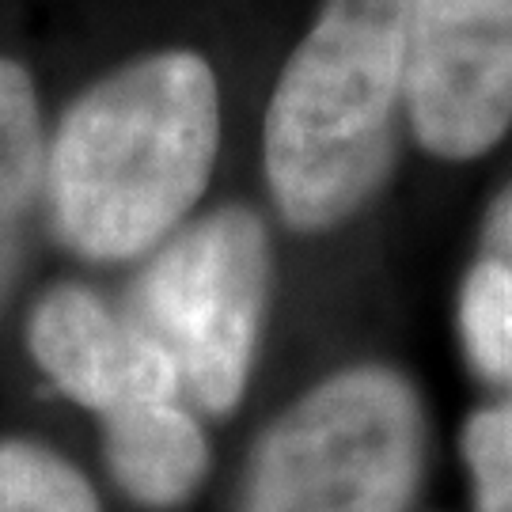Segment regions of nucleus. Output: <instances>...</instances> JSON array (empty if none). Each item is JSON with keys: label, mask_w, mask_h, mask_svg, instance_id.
I'll list each match as a JSON object with an SVG mask.
<instances>
[{"label": "nucleus", "mask_w": 512, "mask_h": 512, "mask_svg": "<svg viewBox=\"0 0 512 512\" xmlns=\"http://www.w3.org/2000/svg\"><path fill=\"white\" fill-rule=\"evenodd\" d=\"M217 145L220 92L205 57L129 61L76 95L46 145L50 232L88 262L156 251L205 194Z\"/></svg>", "instance_id": "obj_1"}, {"label": "nucleus", "mask_w": 512, "mask_h": 512, "mask_svg": "<svg viewBox=\"0 0 512 512\" xmlns=\"http://www.w3.org/2000/svg\"><path fill=\"white\" fill-rule=\"evenodd\" d=\"M406 0H323L277 76L262 129L266 186L293 232L361 213L395 164L406 110Z\"/></svg>", "instance_id": "obj_2"}, {"label": "nucleus", "mask_w": 512, "mask_h": 512, "mask_svg": "<svg viewBox=\"0 0 512 512\" xmlns=\"http://www.w3.org/2000/svg\"><path fill=\"white\" fill-rule=\"evenodd\" d=\"M429 456L414 380L346 365L296 395L247 456L236 512H406Z\"/></svg>", "instance_id": "obj_3"}, {"label": "nucleus", "mask_w": 512, "mask_h": 512, "mask_svg": "<svg viewBox=\"0 0 512 512\" xmlns=\"http://www.w3.org/2000/svg\"><path fill=\"white\" fill-rule=\"evenodd\" d=\"M274 289V251L258 213L220 205L148 251L126 311L179 368L183 399L228 418L251 384Z\"/></svg>", "instance_id": "obj_4"}, {"label": "nucleus", "mask_w": 512, "mask_h": 512, "mask_svg": "<svg viewBox=\"0 0 512 512\" xmlns=\"http://www.w3.org/2000/svg\"><path fill=\"white\" fill-rule=\"evenodd\" d=\"M403 95L429 156L497 148L512 129V0H406Z\"/></svg>", "instance_id": "obj_5"}, {"label": "nucleus", "mask_w": 512, "mask_h": 512, "mask_svg": "<svg viewBox=\"0 0 512 512\" xmlns=\"http://www.w3.org/2000/svg\"><path fill=\"white\" fill-rule=\"evenodd\" d=\"M27 349L46 380L95 418L148 399H183L175 361L126 311L84 285H54L38 296Z\"/></svg>", "instance_id": "obj_6"}, {"label": "nucleus", "mask_w": 512, "mask_h": 512, "mask_svg": "<svg viewBox=\"0 0 512 512\" xmlns=\"http://www.w3.org/2000/svg\"><path fill=\"white\" fill-rule=\"evenodd\" d=\"M110 482L148 512H175L209 471V437L186 399H148L99 418Z\"/></svg>", "instance_id": "obj_7"}, {"label": "nucleus", "mask_w": 512, "mask_h": 512, "mask_svg": "<svg viewBox=\"0 0 512 512\" xmlns=\"http://www.w3.org/2000/svg\"><path fill=\"white\" fill-rule=\"evenodd\" d=\"M46 137L31 73L0 57V308L12 293L23 258V220L42 198Z\"/></svg>", "instance_id": "obj_8"}, {"label": "nucleus", "mask_w": 512, "mask_h": 512, "mask_svg": "<svg viewBox=\"0 0 512 512\" xmlns=\"http://www.w3.org/2000/svg\"><path fill=\"white\" fill-rule=\"evenodd\" d=\"M459 342L482 380L512 387V266L482 258L459 289Z\"/></svg>", "instance_id": "obj_9"}, {"label": "nucleus", "mask_w": 512, "mask_h": 512, "mask_svg": "<svg viewBox=\"0 0 512 512\" xmlns=\"http://www.w3.org/2000/svg\"><path fill=\"white\" fill-rule=\"evenodd\" d=\"M0 512H103L92 482L38 440H0Z\"/></svg>", "instance_id": "obj_10"}, {"label": "nucleus", "mask_w": 512, "mask_h": 512, "mask_svg": "<svg viewBox=\"0 0 512 512\" xmlns=\"http://www.w3.org/2000/svg\"><path fill=\"white\" fill-rule=\"evenodd\" d=\"M475 512H512V395L471 410L459 433Z\"/></svg>", "instance_id": "obj_11"}, {"label": "nucleus", "mask_w": 512, "mask_h": 512, "mask_svg": "<svg viewBox=\"0 0 512 512\" xmlns=\"http://www.w3.org/2000/svg\"><path fill=\"white\" fill-rule=\"evenodd\" d=\"M490 236L505 247V251H512V190L501 198V205L494 209V220H490Z\"/></svg>", "instance_id": "obj_12"}]
</instances>
